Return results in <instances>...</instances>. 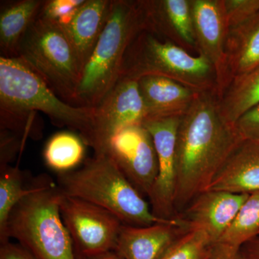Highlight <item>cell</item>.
I'll use <instances>...</instances> for the list:
<instances>
[{
    "instance_id": "obj_11",
    "label": "cell",
    "mask_w": 259,
    "mask_h": 259,
    "mask_svg": "<svg viewBox=\"0 0 259 259\" xmlns=\"http://www.w3.org/2000/svg\"><path fill=\"white\" fill-rule=\"evenodd\" d=\"M181 118L148 119L142 124L151 134L157 154V177L148 199L153 214L160 219L175 218L176 146Z\"/></svg>"
},
{
    "instance_id": "obj_26",
    "label": "cell",
    "mask_w": 259,
    "mask_h": 259,
    "mask_svg": "<svg viewBox=\"0 0 259 259\" xmlns=\"http://www.w3.org/2000/svg\"><path fill=\"white\" fill-rule=\"evenodd\" d=\"M86 0H44L39 18L66 26Z\"/></svg>"
},
{
    "instance_id": "obj_23",
    "label": "cell",
    "mask_w": 259,
    "mask_h": 259,
    "mask_svg": "<svg viewBox=\"0 0 259 259\" xmlns=\"http://www.w3.org/2000/svg\"><path fill=\"white\" fill-rule=\"evenodd\" d=\"M33 181L26 182L25 172L17 166L0 167V236L4 233L12 211L33 188Z\"/></svg>"
},
{
    "instance_id": "obj_2",
    "label": "cell",
    "mask_w": 259,
    "mask_h": 259,
    "mask_svg": "<svg viewBox=\"0 0 259 259\" xmlns=\"http://www.w3.org/2000/svg\"><path fill=\"white\" fill-rule=\"evenodd\" d=\"M37 112L46 114L54 125L81 135L89 146L95 107L70 105L20 58L0 56V129L26 140L40 139Z\"/></svg>"
},
{
    "instance_id": "obj_10",
    "label": "cell",
    "mask_w": 259,
    "mask_h": 259,
    "mask_svg": "<svg viewBox=\"0 0 259 259\" xmlns=\"http://www.w3.org/2000/svg\"><path fill=\"white\" fill-rule=\"evenodd\" d=\"M144 197L149 196L158 174V158L151 134L143 125L120 130L105 153Z\"/></svg>"
},
{
    "instance_id": "obj_9",
    "label": "cell",
    "mask_w": 259,
    "mask_h": 259,
    "mask_svg": "<svg viewBox=\"0 0 259 259\" xmlns=\"http://www.w3.org/2000/svg\"><path fill=\"white\" fill-rule=\"evenodd\" d=\"M147 118L139 80L120 78L95 107L93 132L89 146L95 154L106 151L112 138L128 126L142 125Z\"/></svg>"
},
{
    "instance_id": "obj_16",
    "label": "cell",
    "mask_w": 259,
    "mask_h": 259,
    "mask_svg": "<svg viewBox=\"0 0 259 259\" xmlns=\"http://www.w3.org/2000/svg\"><path fill=\"white\" fill-rule=\"evenodd\" d=\"M182 218L176 223H156L148 226L122 225L116 252L122 259H159L172 242L187 231Z\"/></svg>"
},
{
    "instance_id": "obj_27",
    "label": "cell",
    "mask_w": 259,
    "mask_h": 259,
    "mask_svg": "<svg viewBox=\"0 0 259 259\" xmlns=\"http://www.w3.org/2000/svg\"><path fill=\"white\" fill-rule=\"evenodd\" d=\"M228 27L238 25L259 12V0H224Z\"/></svg>"
},
{
    "instance_id": "obj_30",
    "label": "cell",
    "mask_w": 259,
    "mask_h": 259,
    "mask_svg": "<svg viewBox=\"0 0 259 259\" xmlns=\"http://www.w3.org/2000/svg\"><path fill=\"white\" fill-rule=\"evenodd\" d=\"M0 259H37L18 243L11 241L0 244Z\"/></svg>"
},
{
    "instance_id": "obj_33",
    "label": "cell",
    "mask_w": 259,
    "mask_h": 259,
    "mask_svg": "<svg viewBox=\"0 0 259 259\" xmlns=\"http://www.w3.org/2000/svg\"><path fill=\"white\" fill-rule=\"evenodd\" d=\"M86 259H122L120 255L117 254L115 251H110L108 253H104V254L97 255V256L92 257Z\"/></svg>"
},
{
    "instance_id": "obj_20",
    "label": "cell",
    "mask_w": 259,
    "mask_h": 259,
    "mask_svg": "<svg viewBox=\"0 0 259 259\" xmlns=\"http://www.w3.org/2000/svg\"><path fill=\"white\" fill-rule=\"evenodd\" d=\"M44 0L2 2L0 10L1 56L18 58L19 47L28 29L36 20Z\"/></svg>"
},
{
    "instance_id": "obj_18",
    "label": "cell",
    "mask_w": 259,
    "mask_h": 259,
    "mask_svg": "<svg viewBox=\"0 0 259 259\" xmlns=\"http://www.w3.org/2000/svg\"><path fill=\"white\" fill-rule=\"evenodd\" d=\"M207 190L238 194L259 192V143L243 140L230 155Z\"/></svg>"
},
{
    "instance_id": "obj_14",
    "label": "cell",
    "mask_w": 259,
    "mask_h": 259,
    "mask_svg": "<svg viewBox=\"0 0 259 259\" xmlns=\"http://www.w3.org/2000/svg\"><path fill=\"white\" fill-rule=\"evenodd\" d=\"M147 30L185 50L197 51L190 0H143Z\"/></svg>"
},
{
    "instance_id": "obj_31",
    "label": "cell",
    "mask_w": 259,
    "mask_h": 259,
    "mask_svg": "<svg viewBox=\"0 0 259 259\" xmlns=\"http://www.w3.org/2000/svg\"><path fill=\"white\" fill-rule=\"evenodd\" d=\"M240 249L241 248L218 242L212 245L206 259H245Z\"/></svg>"
},
{
    "instance_id": "obj_19",
    "label": "cell",
    "mask_w": 259,
    "mask_h": 259,
    "mask_svg": "<svg viewBox=\"0 0 259 259\" xmlns=\"http://www.w3.org/2000/svg\"><path fill=\"white\" fill-rule=\"evenodd\" d=\"M112 0H86L71 21L62 27L77 57L81 74L108 20Z\"/></svg>"
},
{
    "instance_id": "obj_1",
    "label": "cell",
    "mask_w": 259,
    "mask_h": 259,
    "mask_svg": "<svg viewBox=\"0 0 259 259\" xmlns=\"http://www.w3.org/2000/svg\"><path fill=\"white\" fill-rule=\"evenodd\" d=\"M243 140L236 126L223 117L218 92L199 93L181 118L177 133L175 212L207 190Z\"/></svg>"
},
{
    "instance_id": "obj_22",
    "label": "cell",
    "mask_w": 259,
    "mask_h": 259,
    "mask_svg": "<svg viewBox=\"0 0 259 259\" xmlns=\"http://www.w3.org/2000/svg\"><path fill=\"white\" fill-rule=\"evenodd\" d=\"M225 120L235 125L240 117L259 105V65L233 81L219 96Z\"/></svg>"
},
{
    "instance_id": "obj_12",
    "label": "cell",
    "mask_w": 259,
    "mask_h": 259,
    "mask_svg": "<svg viewBox=\"0 0 259 259\" xmlns=\"http://www.w3.org/2000/svg\"><path fill=\"white\" fill-rule=\"evenodd\" d=\"M249 194L204 191L188 204L181 218L188 230L204 232L212 243H218L236 218Z\"/></svg>"
},
{
    "instance_id": "obj_3",
    "label": "cell",
    "mask_w": 259,
    "mask_h": 259,
    "mask_svg": "<svg viewBox=\"0 0 259 259\" xmlns=\"http://www.w3.org/2000/svg\"><path fill=\"white\" fill-rule=\"evenodd\" d=\"M63 194L48 175L34 178L31 192L12 211L0 244L15 239L37 259H76L61 218Z\"/></svg>"
},
{
    "instance_id": "obj_29",
    "label": "cell",
    "mask_w": 259,
    "mask_h": 259,
    "mask_svg": "<svg viewBox=\"0 0 259 259\" xmlns=\"http://www.w3.org/2000/svg\"><path fill=\"white\" fill-rule=\"evenodd\" d=\"M235 126L243 139L259 143V105L240 117Z\"/></svg>"
},
{
    "instance_id": "obj_13",
    "label": "cell",
    "mask_w": 259,
    "mask_h": 259,
    "mask_svg": "<svg viewBox=\"0 0 259 259\" xmlns=\"http://www.w3.org/2000/svg\"><path fill=\"white\" fill-rule=\"evenodd\" d=\"M259 65V12L228 29L224 59L218 77V97L233 80Z\"/></svg>"
},
{
    "instance_id": "obj_15",
    "label": "cell",
    "mask_w": 259,
    "mask_h": 259,
    "mask_svg": "<svg viewBox=\"0 0 259 259\" xmlns=\"http://www.w3.org/2000/svg\"><path fill=\"white\" fill-rule=\"evenodd\" d=\"M190 3L199 55L203 56L214 66L218 77L229 29L224 0H190Z\"/></svg>"
},
{
    "instance_id": "obj_7",
    "label": "cell",
    "mask_w": 259,
    "mask_h": 259,
    "mask_svg": "<svg viewBox=\"0 0 259 259\" xmlns=\"http://www.w3.org/2000/svg\"><path fill=\"white\" fill-rule=\"evenodd\" d=\"M18 58L58 96L75 106L81 69L74 48L61 25L37 17L20 42Z\"/></svg>"
},
{
    "instance_id": "obj_28",
    "label": "cell",
    "mask_w": 259,
    "mask_h": 259,
    "mask_svg": "<svg viewBox=\"0 0 259 259\" xmlns=\"http://www.w3.org/2000/svg\"><path fill=\"white\" fill-rule=\"evenodd\" d=\"M26 139L8 130L0 129V167L11 165L23 152Z\"/></svg>"
},
{
    "instance_id": "obj_4",
    "label": "cell",
    "mask_w": 259,
    "mask_h": 259,
    "mask_svg": "<svg viewBox=\"0 0 259 259\" xmlns=\"http://www.w3.org/2000/svg\"><path fill=\"white\" fill-rule=\"evenodd\" d=\"M56 183L65 195L83 199L107 209L124 225L148 226L180 221V217H156L144 196L106 153L94 154L77 169L58 175Z\"/></svg>"
},
{
    "instance_id": "obj_32",
    "label": "cell",
    "mask_w": 259,
    "mask_h": 259,
    "mask_svg": "<svg viewBox=\"0 0 259 259\" xmlns=\"http://www.w3.org/2000/svg\"><path fill=\"white\" fill-rule=\"evenodd\" d=\"M240 250L245 259H259V236L242 245Z\"/></svg>"
},
{
    "instance_id": "obj_5",
    "label": "cell",
    "mask_w": 259,
    "mask_h": 259,
    "mask_svg": "<svg viewBox=\"0 0 259 259\" xmlns=\"http://www.w3.org/2000/svg\"><path fill=\"white\" fill-rule=\"evenodd\" d=\"M146 29L143 0H112L105 28L83 67L75 106L95 107L102 101L120 79L129 46Z\"/></svg>"
},
{
    "instance_id": "obj_24",
    "label": "cell",
    "mask_w": 259,
    "mask_h": 259,
    "mask_svg": "<svg viewBox=\"0 0 259 259\" xmlns=\"http://www.w3.org/2000/svg\"><path fill=\"white\" fill-rule=\"evenodd\" d=\"M259 236V192L249 194L220 243L241 248Z\"/></svg>"
},
{
    "instance_id": "obj_25",
    "label": "cell",
    "mask_w": 259,
    "mask_h": 259,
    "mask_svg": "<svg viewBox=\"0 0 259 259\" xmlns=\"http://www.w3.org/2000/svg\"><path fill=\"white\" fill-rule=\"evenodd\" d=\"M213 244L204 232L187 230L168 245L159 259H206Z\"/></svg>"
},
{
    "instance_id": "obj_8",
    "label": "cell",
    "mask_w": 259,
    "mask_h": 259,
    "mask_svg": "<svg viewBox=\"0 0 259 259\" xmlns=\"http://www.w3.org/2000/svg\"><path fill=\"white\" fill-rule=\"evenodd\" d=\"M60 210L76 259L92 258L115 250L123 225L115 214L88 201L64 194Z\"/></svg>"
},
{
    "instance_id": "obj_21",
    "label": "cell",
    "mask_w": 259,
    "mask_h": 259,
    "mask_svg": "<svg viewBox=\"0 0 259 259\" xmlns=\"http://www.w3.org/2000/svg\"><path fill=\"white\" fill-rule=\"evenodd\" d=\"M87 147L81 135L74 131H60L46 143L42 151L44 163L58 175L74 171L86 161Z\"/></svg>"
},
{
    "instance_id": "obj_6",
    "label": "cell",
    "mask_w": 259,
    "mask_h": 259,
    "mask_svg": "<svg viewBox=\"0 0 259 259\" xmlns=\"http://www.w3.org/2000/svg\"><path fill=\"white\" fill-rule=\"evenodd\" d=\"M150 75L175 80L196 91L218 92L217 71L205 57L192 56L146 29L126 51L120 78L139 80Z\"/></svg>"
},
{
    "instance_id": "obj_17",
    "label": "cell",
    "mask_w": 259,
    "mask_h": 259,
    "mask_svg": "<svg viewBox=\"0 0 259 259\" xmlns=\"http://www.w3.org/2000/svg\"><path fill=\"white\" fill-rule=\"evenodd\" d=\"M139 85L146 120L182 117L201 93L175 80L153 75L141 77Z\"/></svg>"
}]
</instances>
